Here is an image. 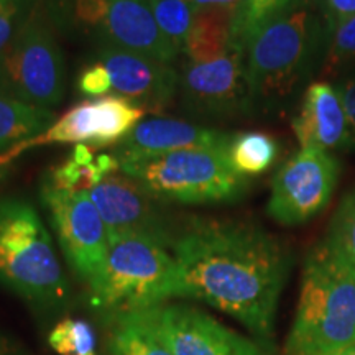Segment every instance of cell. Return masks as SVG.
Returning a JSON list of instances; mask_svg holds the SVG:
<instances>
[{
    "mask_svg": "<svg viewBox=\"0 0 355 355\" xmlns=\"http://www.w3.org/2000/svg\"><path fill=\"white\" fill-rule=\"evenodd\" d=\"M109 230L115 235H145L173 247L176 235L165 211L157 206L153 196L146 193L135 178L117 171L87 191Z\"/></svg>",
    "mask_w": 355,
    "mask_h": 355,
    "instance_id": "obj_13",
    "label": "cell"
},
{
    "mask_svg": "<svg viewBox=\"0 0 355 355\" xmlns=\"http://www.w3.org/2000/svg\"><path fill=\"white\" fill-rule=\"evenodd\" d=\"M339 171L334 155L319 148H301L275 175L266 214L286 227L314 219L329 204Z\"/></svg>",
    "mask_w": 355,
    "mask_h": 355,
    "instance_id": "obj_9",
    "label": "cell"
},
{
    "mask_svg": "<svg viewBox=\"0 0 355 355\" xmlns=\"http://www.w3.org/2000/svg\"><path fill=\"white\" fill-rule=\"evenodd\" d=\"M171 252L176 298L229 314L272 349L279 298L293 266L285 243L254 222L194 219L176 234Z\"/></svg>",
    "mask_w": 355,
    "mask_h": 355,
    "instance_id": "obj_1",
    "label": "cell"
},
{
    "mask_svg": "<svg viewBox=\"0 0 355 355\" xmlns=\"http://www.w3.org/2000/svg\"><path fill=\"white\" fill-rule=\"evenodd\" d=\"M0 286L37 309H61L69 283L38 211L25 199H0Z\"/></svg>",
    "mask_w": 355,
    "mask_h": 355,
    "instance_id": "obj_4",
    "label": "cell"
},
{
    "mask_svg": "<svg viewBox=\"0 0 355 355\" xmlns=\"http://www.w3.org/2000/svg\"><path fill=\"white\" fill-rule=\"evenodd\" d=\"M145 110L121 96L81 101L30 140L32 148L56 144H83L104 148L119 145L144 121Z\"/></svg>",
    "mask_w": 355,
    "mask_h": 355,
    "instance_id": "obj_11",
    "label": "cell"
},
{
    "mask_svg": "<svg viewBox=\"0 0 355 355\" xmlns=\"http://www.w3.org/2000/svg\"><path fill=\"white\" fill-rule=\"evenodd\" d=\"M278 141L261 132L237 133L229 148V159L234 170L243 176L261 175L278 157Z\"/></svg>",
    "mask_w": 355,
    "mask_h": 355,
    "instance_id": "obj_22",
    "label": "cell"
},
{
    "mask_svg": "<svg viewBox=\"0 0 355 355\" xmlns=\"http://www.w3.org/2000/svg\"><path fill=\"white\" fill-rule=\"evenodd\" d=\"M178 73V94L189 115L232 119L252 114L242 48H232L225 55L204 63L186 61Z\"/></svg>",
    "mask_w": 355,
    "mask_h": 355,
    "instance_id": "obj_10",
    "label": "cell"
},
{
    "mask_svg": "<svg viewBox=\"0 0 355 355\" xmlns=\"http://www.w3.org/2000/svg\"><path fill=\"white\" fill-rule=\"evenodd\" d=\"M159 202L222 204L242 199L250 188L247 176L234 170L227 152L183 150L121 165Z\"/></svg>",
    "mask_w": 355,
    "mask_h": 355,
    "instance_id": "obj_6",
    "label": "cell"
},
{
    "mask_svg": "<svg viewBox=\"0 0 355 355\" xmlns=\"http://www.w3.org/2000/svg\"><path fill=\"white\" fill-rule=\"evenodd\" d=\"M152 316L175 355H272L259 340L193 306L159 304L152 308Z\"/></svg>",
    "mask_w": 355,
    "mask_h": 355,
    "instance_id": "obj_12",
    "label": "cell"
},
{
    "mask_svg": "<svg viewBox=\"0 0 355 355\" xmlns=\"http://www.w3.org/2000/svg\"><path fill=\"white\" fill-rule=\"evenodd\" d=\"M40 199L71 272L91 291L101 282L109 257V230L99 211L87 191H61L46 181L40 186Z\"/></svg>",
    "mask_w": 355,
    "mask_h": 355,
    "instance_id": "obj_8",
    "label": "cell"
},
{
    "mask_svg": "<svg viewBox=\"0 0 355 355\" xmlns=\"http://www.w3.org/2000/svg\"><path fill=\"white\" fill-rule=\"evenodd\" d=\"M112 89V79L107 68L101 63V61L94 60L92 63L84 66L78 76V91L84 96L92 97H102Z\"/></svg>",
    "mask_w": 355,
    "mask_h": 355,
    "instance_id": "obj_28",
    "label": "cell"
},
{
    "mask_svg": "<svg viewBox=\"0 0 355 355\" xmlns=\"http://www.w3.org/2000/svg\"><path fill=\"white\" fill-rule=\"evenodd\" d=\"M355 344V272L326 241L304 259L285 355H322Z\"/></svg>",
    "mask_w": 355,
    "mask_h": 355,
    "instance_id": "obj_3",
    "label": "cell"
},
{
    "mask_svg": "<svg viewBox=\"0 0 355 355\" xmlns=\"http://www.w3.org/2000/svg\"><path fill=\"white\" fill-rule=\"evenodd\" d=\"M117 171H121V163L114 153L96 155L94 162L87 165H83L68 155L64 162L48 171V178H43V181L56 189L78 193V191L92 189Z\"/></svg>",
    "mask_w": 355,
    "mask_h": 355,
    "instance_id": "obj_21",
    "label": "cell"
},
{
    "mask_svg": "<svg viewBox=\"0 0 355 355\" xmlns=\"http://www.w3.org/2000/svg\"><path fill=\"white\" fill-rule=\"evenodd\" d=\"M66 92L64 55L46 8L37 6L0 55V94L53 109Z\"/></svg>",
    "mask_w": 355,
    "mask_h": 355,
    "instance_id": "obj_7",
    "label": "cell"
},
{
    "mask_svg": "<svg viewBox=\"0 0 355 355\" xmlns=\"http://www.w3.org/2000/svg\"><path fill=\"white\" fill-rule=\"evenodd\" d=\"M355 61V15L334 28L327 40L322 71L337 74Z\"/></svg>",
    "mask_w": 355,
    "mask_h": 355,
    "instance_id": "obj_26",
    "label": "cell"
},
{
    "mask_svg": "<svg viewBox=\"0 0 355 355\" xmlns=\"http://www.w3.org/2000/svg\"><path fill=\"white\" fill-rule=\"evenodd\" d=\"M107 355H175L152 316V308L107 318Z\"/></svg>",
    "mask_w": 355,
    "mask_h": 355,
    "instance_id": "obj_18",
    "label": "cell"
},
{
    "mask_svg": "<svg viewBox=\"0 0 355 355\" xmlns=\"http://www.w3.org/2000/svg\"><path fill=\"white\" fill-rule=\"evenodd\" d=\"M301 148H347L349 121L343 97L327 81L311 83L306 87L298 114L291 121Z\"/></svg>",
    "mask_w": 355,
    "mask_h": 355,
    "instance_id": "obj_17",
    "label": "cell"
},
{
    "mask_svg": "<svg viewBox=\"0 0 355 355\" xmlns=\"http://www.w3.org/2000/svg\"><path fill=\"white\" fill-rule=\"evenodd\" d=\"M96 60L105 66L115 94L146 114H162L178 94L180 73L173 64L114 46H97Z\"/></svg>",
    "mask_w": 355,
    "mask_h": 355,
    "instance_id": "obj_14",
    "label": "cell"
},
{
    "mask_svg": "<svg viewBox=\"0 0 355 355\" xmlns=\"http://www.w3.org/2000/svg\"><path fill=\"white\" fill-rule=\"evenodd\" d=\"M48 344L58 355H97L96 334L83 319L66 318L53 327Z\"/></svg>",
    "mask_w": 355,
    "mask_h": 355,
    "instance_id": "obj_25",
    "label": "cell"
},
{
    "mask_svg": "<svg viewBox=\"0 0 355 355\" xmlns=\"http://www.w3.org/2000/svg\"><path fill=\"white\" fill-rule=\"evenodd\" d=\"M194 10H225L243 15L245 0H188Z\"/></svg>",
    "mask_w": 355,
    "mask_h": 355,
    "instance_id": "obj_32",
    "label": "cell"
},
{
    "mask_svg": "<svg viewBox=\"0 0 355 355\" xmlns=\"http://www.w3.org/2000/svg\"><path fill=\"white\" fill-rule=\"evenodd\" d=\"M178 268L171 248L145 235L110 237L101 282L89 291L105 316L148 309L176 298Z\"/></svg>",
    "mask_w": 355,
    "mask_h": 355,
    "instance_id": "obj_5",
    "label": "cell"
},
{
    "mask_svg": "<svg viewBox=\"0 0 355 355\" xmlns=\"http://www.w3.org/2000/svg\"><path fill=\"white\" fill-rule=\"evenodd\" d=\"M37 6L38 0H6L0 3V55Z\"/></svg>",
    "mask_w": 355,
    "mask_h": 355,
    "instance_id": "obj_27",
    "label": "cell"
},
{
    "mask_svg": "<svg viewBox=\"0 0 355 355\" xmlns=\"http://www.w3.org/2000/svg\"><path fill=\"white\" fill-rule=\"evenodd\" d=\"M150 6L162 33L178 55H183L196 10L188 0H150Z\"/></svg>",
    "mask_w": 355,
    "mask_h": 355,
    "instance_id": "obj_23",
    "label": "cell"
},
{
    "mask_svg": "<svg viewBox=\"0 0 355 355\" xmlns=\"http://www.w3.org/2000/svg\"><path fill=\"white\" fill-rule=\"evenodd\" d=\"M322 355H355V344L349 345V347H344V349L334 350V352H329V354H322Z\"/></svg>",
    "mask_w": 355,
    "mask_h": 355,
    "instance_id": "obj_35",
    "label": "cell"
},
{
    "mask_svg": "<svg viewBox=\"0 0 355 355\" xmlns=\"http://www.w3.org/2000/svg\"><path fill=\"white\" fill-rule=\"evenodd\" d=\"M329 26L321 0H286L248 35L243 60L252 114H278L324 63Z\"/></svg>",
    "mask_w": 355,
    "mask_h": 355,
    "instance_id": "obj_2",
    "label": "cell"
},
{
    "mask_svg": "<svg viewBox=\"0 0 355 355\" xmlns=\"http://www.w3.org/2000/svg\"><path fill=\"white\" fill-rule=\"evenodd\" d=\"M234 133L206 128L178 119L153 117L141 121L110 153L121 165L183 150L229 152Z\"/></svg>",
    "mask_w": 355,
    "mask_h": 355,
    "instance_id": "obj_15",
    "label": "cell"
},
{
    "mask_svg": "<svg viewBox=\"0 0 355 355\" xmlns=\"http://www.w3.org/2000/svg\"><path fill=\"white\" fill-rule=\"evenodd\" d=\"M97 46H114L173 64L178 53L162 33L150 0H109Z\"/></svg>",
    "mask_w": 355,
    "mask_h": 355,
    "instance_id": "obj_16",
    "label": "cell"
},
{
    "mask_svg": "<svg viewBox=\"0 0 355 355\" xmlns=\"http://www.w3.org/2000/svg\"><path fill=\"white\" fill-rule=\"evenodd\" d=\"M55 121L51 109L35 107L0 94V153L40 135Z\"/></svg>",
    "mask_w": 355,
    "mask_h": 355,
    "instance_id": "obj_19",
    "label": "cell"
},
{
    "mask_svg": "<svg viewBox=\"0 0 355 355\" xmlns=\"http://www.w3.org/2000/svg\"><path fill=\"white\" fill-rule=\"evenodd\" d=\"M329 35L334 28L355 15V0H321Z\"/></svg>",
    "mask_w": 355,
    "mask_h": 355,
    "instance_id": "obj_31",
    "label": "cell"
},
{
    "mask_svg": "<svg viewBox=\"0 0 355 355\" xmlns=\"http://www.w3.org/2000/svg\"><path fill=\"white\" fill-rule=\"evenodd\" d=\"M0 355H24L20 345L0 331Z\"/></svg>",
    "mask_w": 355,
    "mask_h": 355,
    "instance_id": "obj_34",
    "label": "cell"
},
{
    "mask_svg": "<svg viewBox=\"0 0 355 355\" xmlns=\"http://www.w3.org/2000/svg\"><path fill=\"white\" fill-rule=\"evenodd\" d=\"M51 24L63 32L99 38L107 19L109 0H51L46 6Z\"/></svg>",
    "mask_w": 355,
    "mask_h": 355,
    "instance_id": "obj_20",
    "label": "cell"
},
{
    "mask_svg": "<svg viewBox=\"0 0 355 355\" xmlns=\"http://www.w3.org/2000/svg\"><path fill=\"white\" fill-rule=\"evenodd\" d=\"M324 241L355 272V188L340 199Z\"/></svg>",
    "mask_w": 355,
    "mask_h": 355,
    "instance_id": "obj_24",
    "label": "cell"
},
{
    "mask_svg": "<svg viewBox=\"0 0 355 355\" xmlns=\"http://www.w3.org/2000/svg\"><path fill=\"white\" fill-rule=\"evenodd\" d=\"M343 97L345 114L349 121V141L345 150H355V69L340 79L336 86Z\"/></svg>",
    "mask_w": 355,
    "mask_h": 355,
    "instance_id": "obj_30",
    "label": "cell"
},
{
    "mask_svg": "<svg viewBox=\"0 0 355 355\" xmlns=\"http://www.w3.org/2000/svg\"><path fill=\"white\" fill-rule=\"evenodd\" d=\"M286 0H245V12L242 21L243 44L254 30L268 19L272 13L285 3Z\"/></svg>",
    "mask_w": 355,
    "mask_h": 355,
    "instance_id": "obj_29",
    "label": "cell"
},
{
    "mask_svg": "<svg viewBox=\"0 0 355 355\" xmlns=\"http://www.w3.org/2000/svg\"><path fill=\"white\" fill-rule=\"evenodd\" d=\"M2 2H6V0H0V3H2Z\"/></svg>",
    "mask_w": 355,
    "mask_h": 355,
    "instance_id": "obj_36",
    "label": "cell"
},
{
    "mask_svg": "<svg viewBox=\"0 0 355 355\" xmlns=\"http://www.w3.org/2000/svg\"><path fill=\"white\" fill-rule=\"evenodd\" d=\"M30 140H32V139H30ZM30 140L20 141L19 145L12 146V148L7 150V152L0 153V183H2V181L6 180L8 175H10L13 168H15L17 159H19L24 153L28 152V150H32Z\"/></svg>",
    "mask_w": 355,
    "mask_h": 355,
    "instance_id": "obj_33",
    "label": "cell"
}]
</instances>
